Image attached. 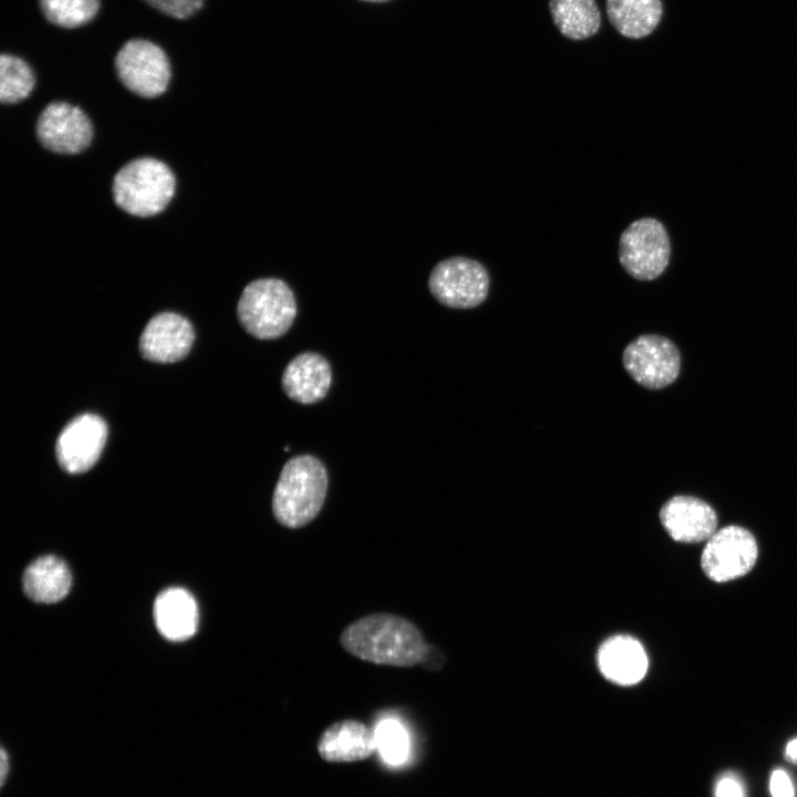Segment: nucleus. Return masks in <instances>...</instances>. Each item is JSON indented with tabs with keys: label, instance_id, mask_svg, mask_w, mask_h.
Segmentation results:
<instances>
[{
	"label": "nucleus",
	"instance_id": "423d86ee",
	"mask_svg": "<svg viewBox=\"0 0 797 797\" xmlns=\"http://www.w3.org/2000/svg\"><path fill=\"white\" fill-rule=\"evenodd\" d=\"M428 289L443 306L470 309L479 306L488 294L489 275L477 260L451 257L439 261L431 271Z\"/></svg>",
	"mask_w": 797,
	"mask_h": 797
},
{
	"label": "nucleus",
	"instance_id": "b1692460",
	"mask_svg": "<svg viewBox=\"0 0 797 797\" xmlns=\"http://www.w3.org/2000/svg\"><path fill=\"white\" fill-rule=\"evenodd\" d=\"M159 12L175 18L188 19L200 10L204 0H144Z\"/></svg>",
	"mask_w": 797,
	"mask_h": 797
},
{
	"label": "nucleus",
	"instance_id": "6e6552de",
	"mask_svg": "<svg viewBox=\"0 0 797 797\" xmlns=\"http://www.w3.org/2000/svg\"><path fill=\"white\" fill-rule=\"evenodd\" d=\"M622 363L636 383L658 390L676 380L681 356L675 344L667 338L644 334L627 345L622 354Z\"/></svg>",
	"mask_w": 797,
	"mask_h": 797
},
{
	"label": "nucleus",
	"instance_id": "bb28decb",
	"mask_svg": "<svg viewBox=\"0 0 797 797\" xmlns=\"http://www.w3.org/2000/svg\"><path fill=\"white\" fill-rule=\"evenodd\" d=\"M785 755L788 760L797 764V737L787 743Z\"/></svg>",
	"mask_w": 797,
	"mask_h": 797
},
{
	"label": "nucleus",
	"instance_id": "f3484780",
	"mask_svg": "<svg viewBox=\"0 0 797 797\" xmlns=\"http://www.w3.org/2000/svg\"><path fill=\"white\" fill-rule=\"evenodd\" d=\"M153 614L157 630L170 641L189 639L198 627L196 600L183 588L162 591L154 602Z\"/></svg>",
	"mask_w": 797,
	"mask_h": 797
},
{
	"label": "nucleus",
	"instance_id": "0eeeda50",
	"mask_svg": "<svg viewBox=\"0 0 797 797\" xmlns=\"http://www.w3.org/2000/svg\"><path fill=\"white\" fill-rule=\"evenodd\" d=\"M115 70L123 85L142 97L159 96L170 80L165 51L145 39H131L122 45L115 56Z\"/></svg>",
	"mask_w": 797,
	"mask_h": 797
},
{
	"label": "nucleus",
	"instance_id": "6ab92c4d",
	"mask_svg": "<svg viewBox=\"0 0 797 797\" xmlns=\"http://www.w3.org/2000/svg\"><path fill=\"white\" fill-rule=\"evenodd\" d=\"M605 11L610 23L621 35L642 39L659 25L663 6L661 0H605Z\"/></svg>",
	"mask_w": 797,
	"mask_h": 797
},
{
	"label": "nucleus",
	"instance_id": "ddd939ff",
	"mask_svg": "<svg viewBox=\"0 0 797 797\" xmlns=\"http://www.w3.org/2000/svg\"><path fill=\"white\" fill-rule=\"evenodd\" d=\"M660 520L667 534L681 542L707 540L717 526L714 509L702 499L686 495L669 499L660 510Z\"/></svg>",
	"mask_w": 797,
	"mask_h": 797
},
{
	"label": "nucleus",
	"instance_id": "f257e3e1",
	"mask_svg": "<svg viewBox=\"0 0 797 797\" xmlns=\"http://www.w3.org/2000/svg\"><path fill=\"white\" fill-rule=\"evenodd\" d=\"M340 643L362 661L397 667L422 664L431 649L413 622L387 612L353 621L341 632Z\"/></svg>",
	"mask_w": 797,
	"mask_h": 797
},
{
	"label": "nucleus",
	"instance_id": "7ed1b4c3",
	"mask_svg": "<svg viewBox=\"0 0 797 797\" xmlns=\"http://www.w3.org/2000/svg\"><path fill=\"white\" fill-rule=\"evenodd\" d=\"M237 315L242 328L260 340L282 337L297 315L291 288L278 278H260L248 283L239 298Z\"/></svg>",
	"mask_w": 797,
	"mask_h": 797
},
{
	"label": "nucleus",
	"instance_id": "412c9836",
	"mask_svg": "<svg viewBox=\"0 0 797 797\" xmlns=\"http://www.w3.org/2000/svg\"><path fill=\"white\" fill-rule=\"evenodd\" d=\"M35 79L29 64L19 56L2 53L0 56V101L20 102L29 96Z\"/></svg>",
	"mask_w": 797,
	"mask_h": 797
},
{
	"label": "nucleus",
	"instance_id": "9d476101",
	"mask_svg": "<svg viewBox=\"0 0 797 797\" xmlns=\"http://www.w3.org/2000/svg\"><path fill=\"white\" fill-rule=\"evenodd\" d=\"M92 125L86 114L77 106L50 103L41 112L37 123V135L41 144L59 154H76L85 149L92 139Z\"/></svg>",
	"mask_w": 797,
	"mask_h": 797
},
{
	"label": "nucleus",
	"instance_id": "f03ea898",
	"mask_svg": "<svg viewBox=\"0 0 797 797\" xmlns=\"http://www.w3.org/2000/svg\"><path fill=\"white\" fill-rule=\"evenodd\" d=\"M328 484L327 469L317 457L304 454L290 458L273 490V517L289 529L307 526L322 509Z\"/></svg>",
	"mask_w": 797,
	"mask_h": 797
},
{
	"label": "nucleus",
	"instance_id": "f8f14e48",
	"mask_svg": "<svg viewBox=\"0 0 797 797\" xmlns=\"http://www.w3.org/2000/svg\"><path fill=\"white\" fill-rule=\"evenodd\" d=\"M194 338L193 327L187 319L174 312H163L146 324L139 349L149 361L172 363L188 354Z\"/></svg>",
	"mask_w": 797,
	"mask_h": 797
},
{
	"label": "nucleus",
	"instance_id": "dca6fc26",
	"mask_svg": "<svg viewBox=\"0 0 797 797\" xmlns=\"http://www.w3.org/2000/svg\"><path fill=\"white\" fill-rule=\"evenodd\" d=\"M317 748L321 758L330 763L362 760L375 749L374 733L360 721L342 720L322 732Z\"/></svg>",
	"mask_w": 797,
	"mask_h": 797
},
{
	"label": "nucleus",
	"instance_id": "9b49d317",
	"mask_svg": "<svg viewBox=\"0 0 797 797\" xmlns=\"http://www.w3.org/2000/svg\"><path fill=\"white\" fill-rule=\"evenodd\" d=\"M107 437L106 423L97 415L83 414L72 420L56 439L60 466L70 474L89 470L99 459Z\"/></svg>",
	"mask_w": 797,
	"mask_h": 797
},
{
	"label": "nucleus",
	"instance_id": "20e7f679",
	"mask_svg": "<svg viewBox=\"0 0 797 797\" xmlns=\"http://www.w3.org/2000/svg\"><path fill=\"white\" fill-rule=\"evenodd\" d=\"M175 193V177L163 162L144 157L122 167L114 177L113 196L126 213L148 217L162 211Z\"/></svg>",
	"mask_w": 797,
	"mask_h": 797
},
{
	"label": "nucleus",
	"instance_id": "a211bd4d",
	"mask_svg": "<svg viewBox=\"0 0 797 797\" xmlns=\"http://www.w3.org/2000/svg\"><path fill=\"white\" fill-rule=\"evenodd\" d=\"M71 572L66 563L55 556H43L24 570L22 584L25 594L35 602L54 603L70 591Z\"/></svg>",
	"mask_w": 797,
	"mask_h": 797
},
{
	"label": "nucleus",
	"instance_id": "c85d7f7f",
	"mask_svg": "<svg viewBox=\"0 0 797 797\" xmlns=\"http://www.w3.org/2000/svg\"><path fill=\"white\" fill-rule=\"evenodd\" d=\"M363 1H369V2H384V1H389V0H363Z\"/></svg>",
	"mask_w": 797,
	"mask_h": 797
},
{
	"label": "nucleus",
	"instance_id": "4be33fe9",
	"mask_svg": "<svg viewBox=\"0 0 797 797\" xmlns=\"http://www.w3.org/2000/svg\"><path fill=\"white\" fill-rule=\"evenodd\" d=\"M39 6L50 23L74 29L95 18L100 9V0H39Z\"/></svg>",
	"mask_w": 797,
	"mask_h": 797
},
{
	"label": "nucleus",
	"instance_id": "2eb2a0df",
	"mask_svg": "<svg viewBox=\"0 0 797 797\" xmlns=\"http://www.w3.org/2000/svg\"><path fill=\"white\" fill-rule=\"evenodd\" d=\"M331 381L328 360L319 353L303 352L288 363L281 384L289 398L301 404H313L327 395Z\"/></svg>",
	"mask_w": 797,
	"mask_h": 797
},
{
	"label": "nucleus",
	"instance_id": "cd10ccee",
	"mask_svg": "<svg viewBox=\"0 0 797 797\" xmlns=\"http://www.w3.org/2000/svg\"><path fill=\"white\" fill-rule=\"evenodd\" d=\"M0 764H1V783L3 784V782H4V779H6L7 770H8V768H9L8 755H7V753H6L4 749L1 751V762H0Z\"/></svg>",
	"mask_w": 797,
	"mask_h": 797
},
{
	"label": "nucleus",
	"instance_id": "39448f33",
	"mask_svg": "<svg viewBox=\"0 0 797 797\" xmlns=\"http://www.w3.org/2000/svg\"><path fill=\"white\" fill-rule=\"evenodd\" d=\"M670 256L669 235L662 222L654 218L634 220L620 236V263L636 280L650 281L660 277Z\"/></svg>",
	"mask_w": 797,
	"mask_h": 797
},
{
	"label": "nucleus",
	"instance_id": "1a4fd4ad",
	"mask_svg": "<svg viewBox=\"0 0 797 797\" xmlns=\"http://www.w3.org/2000/svg\"><path fill=\"white\" fill-rule=\"evenodd\" d=\"M756 559L754 536L743 527L732 525L715 531L707 539L701 565L711 580L725 582L749 572Z\"/></svg>",
	"mask_w": 797,
	"mask_h": 797
},
{
	"label": "nucleus",
	"instance_id": "aec40b11",
	"mask_svg": "<svg viewBox=\"0 0 797 797\" xmlns=\"http://www.w3.org/2000/svg\"><path fill=\"white\" fill-rule=\"evenodd\" d=\"M549 11L559 32L573 41L598 33L601 12L596 0H549Z\"/></svg>",
	"mask_w": 797,
	"mask_h": 797
},
{
	"label": "nucleus",
	"instance_id": "4468645a",
	"mask_svg": "<svg viewBox=\"0 0 797 797\" xmlns=\"http://www.w3.org/2000/svg\"><path fill=\"white\" fill-rule=\"evenodd\" d=\"M597 663L607 680L621 686L639 683L649 666L646 652L640 641L624 634L611 636L601 644Z\"/></svg>",
	"mask_w": 797,
	"mask_h": 797
},
{
	"label": "nucleus",
	"instance_id": "393cba45",
	"mask_svg": "<svg viewBox=\"0 0 797 797\" xmlns=\"http://www.w3.org/2000/svg\"><path fill=\"white\" fill-rule=\"evenodd\" d=\"M769 790L772 797H794V786L789 775L780 768L772 773L769 779Z\"/></svg>",
	"mask_w": 797,
	"mask_h": 797
},
{
	"label": "nucleus",
	"instance_id": "5701e85b",
	"mask_svg": "<svg viewBox=\"0 0 797 797\" xmlns=\"http://www.w3.org/2000/svg\"><path fill=\"white\" fill-rule=\"evenodd\" d=\"M373 733L375 749L379 751L385 763L397 766L406 760L410 748L408 735L397 720L380 721Z\"/></svg>",
	"mask_w": 797,
	"mask_h": 797
},
{
	"label": "nucleus",
	"instance_id": "a878e982",
	"mask_svg": "<svg viewBox=\"0 0 797 797\" xmlns=\"http://www.w3.org/2000/svg\"><path fill=\"white\" fill-rule=\"evenodd\" d=\"M715 797H744L739 780L733 775H724L715 787Z\"/></svg>",
	"mask_w": 797,
	"mask_h": 797
}]
</instances>
